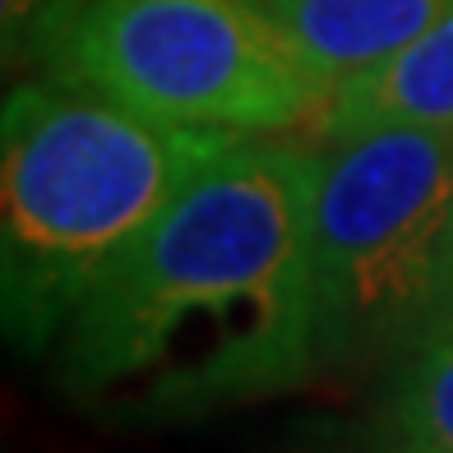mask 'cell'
Returning <instances> with one entry per match:
<instances>
[{"label": "cell", "mask_w": 453, "mask_h": 453, "mask_svg": "<svg viewBox=\"0 0 453 453\" xmlns=\"http://www.w3.org/2000/svg\"><path fill=\"white\" fill-rule=\"evenodd\" d=\"M311 149L236 134L120 250L56 338V384L126 426H180L319 380Z\"/></svg>", "instance_id": "cell-1"}, {"label": "cell", "mask_w": 453, "mask_h": 453, "mask_svg": "<svg viewBox=\"0 0 453 453\" xmlns=\"http://www.w3.org/2000/svg\"><path fill=\"white\" fill-rule=\"evenodd\" d=\"M226 139L236 134L157 120L56 79L10 88L0 116V287L14 352L56 347L102 269Z\"/></svg>", "instance_id": "cell-2"}, {"label": "cell", "mask_w": 453, "mask_h": 453, "mask_svg": "<svg viewBox=\"0 0 453 453\" xmlns=\"http://www.w3.org/2000/svg\"><path fill=\"white\" fill-rule=\"evenodd\" d=\"M453 126H370L311 149V296L319 375L403 357L440 305Z\"/></svg>", "instance_id": "cell-3"}, {"label": "cell", "mask_w": 453, "mask_h": 453, "mask_svg": "<svg viewBox=\"0 0 453 453\" xmlns=\"http://www.w3.org/2000/svg\"><path fill=\"white\" fill-rule=\"evenodd\" d=\"M24 37L56 84L176 126L292 134L334 102L259 0H51Z\"/></svg>", "instance_id": "cell-4"}, {"label": "cell", "mask_w": 453, "mask_h": 453, "mask_svg": "<svg viewBox=\"0 0 453 453\" xmlns=\"http://www.w3.org/2000/svg\"><path fill=\"white\" fill-rule=\"evenodd\" d=\"M370 126H453V0L407 47L334 88L319 134Z\"/></svg>", "instance_id": "cell-5"}, {"label": "cell", "mask_w": 453, "mask_h": 453, "mask_svg": "<svg viewBox=\"0 0 453 453\" xmlns=\"http://www.w3.org/2000/svg\"><path fill=\"white\" fill-rule=\"evenodd\" d=\"M444 0H259L328 88L407 47Z\"/></svg>", "instance_id": "cell-6"}, {"label": "cell", "mask_w": 453, "mask_h": 453, "mask_svg": "<svg viewBox=\"0 0 453 453\" xmlns=\"http://www.w3.org/2000/svg\"><path fill=\"white\" fill-rule=\"evenodd\" d=\"M375 453H453V319L430 324L394 365Z\"/></svg>", "instance_id": "cell-7"}, {"label": "cell", "mask_w": 453, "mask_h": 453, "mask_svg": "<svg viewBox=\"0 0 453 453\" xmlns=\"http://www.w3.org/2000/svg\"><path fill=\"white\" fill-rule=\"evenodd\" d=\"M47 5H51V0H5V37H10V42H14L19 33H28V24Z\"/></svg>", "instance_id": "cell-8"}, {"label": "cell", "mask_w": 453, "mask_h": 453, "mask_svg": "<svg viewBox=\"0 0 453 453\" xmlns=\"http://www.w3.org/2000/svg\"><path fill=\"white\" fill-rule=\"evenodd\" d=\"M453 319V218H449V241H444V273H440V305H435V324Z\"/></svg>", "instance_id": "cell-9"}, {"label": "cell", "mask_w": 453, "mask_h": 453, "mask_svg": "<svg viewBox=\"0 0 453 453\" xmlns=\"http://www.w3.org/2000/svg\"><path fill=\"white\" fill-rule=\"evenodd\" d=\"M301 453H375V444H311Z\"/></svg>", "instance_id": "cell-10"}]
</instances>
